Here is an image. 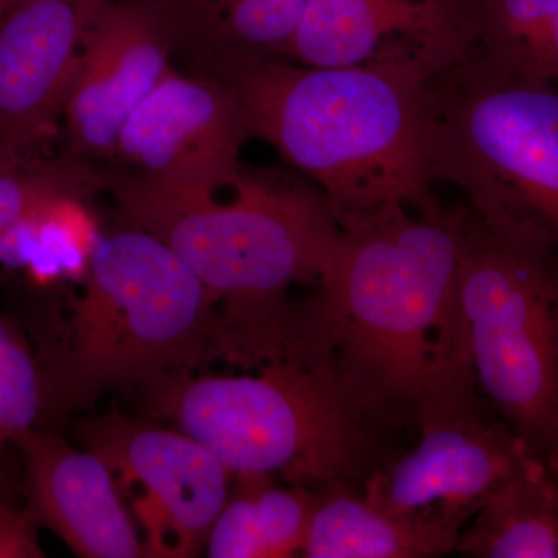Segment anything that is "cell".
I'll return each instance as SVG.
<instances>
[{"label": "cell", "mask_w": 558, "mask_h": 558, "mask_svg": "<svg viewBox=\"0 0 558 558\" xmlns=\"http://www.w3.org/2000/svg\"><path fill=\"white\" fill-rule=\"evenodd\" d=\"M105 190L124 222L178 253L207 289L215 312V357L256 368L307 339L314 296L340 223L322 191L274 171L241 167L215 191L168 189L124 168L105 171Z\"/></svg>", "instance_id": "6da1fadb"}, {"label": "cell", "mask_w": 558, "mask_h": 558, "mask_svg": "<svg viewBox=\"0 0 558 558\" xmlns=\"http://www.w3.org/2000/svg\"><path fill=\"white\" fill-rule=\"evenodd\" d=\"M457 40L398 44L349 68L279 58L215 62L253 137L266 140L325 194L339 223L403 205L439 211L424 148L422 92Z\"/></svg>", "instance_id": "7a4b0ae2"}, {"label": "cell", "mask_w": 558, "mask_h": 558, "mask_svg": "<svg viewBox=\"0 0 558 558\" xmlns=\"http://www.w3.org/2000/svg\"><path fill=\"white\" fill-rule=\"evenodd\" d=\"M464 207L341 223L315 300L341 357L411 428L478 395L459 311Z\"/></svg>", "instance_id": "3957f363"}, {"label": "cell", "mask_w": 558, "mask_h": 558, "mask_svg": "<svg viewBox=\"0 0 558 558\" xmlns=\"http://www.w3.org/2000/svg\"><path fill=\"white\" fill-rule=\"evenodd\" d=\"M171 422L233 478L363 490L411 428L349 368L329 333L245 374H175L145 389Z\"/></svg>", "instance_id": "277c9868"}, {"label": "cell", "mask_w": 558, "mask_h": 558, "mask_svg": "<svg viewBox=\"0 0 558 558\" xmlns=\"http://www.w3.org/2000/svg\"><path fill=\"white\" fill-rule=\"evenodd\" d=\"M81 282L36 341L46 417L90 410L110 391H145L215 359L207 289L148 231L102 234Z\"/></svg>", "instance_id": "5b68a950"}, {"label": "cell", "mask_w": 558, "mask_h": 558, "mask_svg": "<svg viewBox=\"0 0 558 558\" xmlns=\"http://www.w3.org/2000/svg\"><path fill=\"white\" fill-rule=\"evenodd\" d=\"M422 124L433 182L558 258V83L464 47L425 78Z\"/></svg>", "instance_id": "8992f818"}, {"label": "cell", "mask_w": 558, "mask_h": 558, "mask_svg": "<svg viewBox=\"0 0 558 558\" xmlns=\"http://www.w3.org/2000/svg\"><path fill=\"white\" fill-rule=\"evenodd\" d=\"M459 311L480 395L543 458L558 399V258L464 207Z\"/></svg>", "instance_id": "52a82bcc"}, {"label": "cell", "mask_w": 558, "mask_h": 558, "mask_svg": "<svg viewBox=\"0 0 558 558\" xmlns=\"http://www.w3.org/2000/svg\"><path fill=\"white\" fill-rule=\"evenodd\" d=\"M416 435L362 494L395 515L459 538L484 501L535 457L480 392L424 411Z\"/></svg>", "instance_id": "ba28073f"}, {"label": "cell", "mask_w": 558, "mask_h": 558, "mask_svg": "<svg viewBox=\"0 0 558 558\" xmlns=\"http://www.w3.org/2000/svg\"><path fill=\"white\" fill-rule=\"evenodd\" d=\"M80 446L108 464L149 558L196 557L233 476L180 429L109 411L76 425Z\"/></svg>", "instance_id": "9c48e42d"}, {"label": "cell", "mask_w": 558, "mask_h": 558, "mask_svg": "<svg viewBox=\"0 0 558 558\" xmlns=\"http://www.w3.org/2000/svg\"><path fill=\"white\" fill-rule=\"evenodd\" d=\"M250 138L241 102L222 80L172 68L124 121L110 160L168 189L215 191L236 178Z\"/></svg>", "instance_id": "30bf717a"}, {"label": "cell", "mask_w": 558, "mask_h": 558, "mask_svg": "<svg viewBox=\"0 0 558 558\" xmlns=\"http://www.w3.org/2000/svg\"><path fill=\"white\" fill-rule=\"evenodd\" d=\"M180 46L167 0H116L87 39L62 109L69 153L112 159L124 121L168 75Z\"/></svg>", "instance_id": "8fae6325"}, {"label": "cell", "mask_w": 558, "mask_h": 558, "mask_svg": "<svg viewBox=\"0 0 558 558\" xmlns=\"http://www.w3.org/2000/svg\"><path fill=\"white\" fill-rule=\"evenodd\" d=\"M113 2L22 0L0 17V157L35 150L49 135Z\"/></svg>", "instance_id": "7c38bea8"}, {"label": "cell", "mask_w": 558, "mask_h": 558, "mask_svg": "<svg viewBox=\"0 0 558 558\" xmlns=\"http://www.w3.org/2000/svg\"><path fill=\"white\" fill-rule=\"evenodd\" d=\"M14 446L24 458L25 506L40 527L78 557H146L137 524L97 453L38 428Z\"/></svg>", "instance_id": "4fadbf2b"}, {"label": "cell", "mask_w": 558, "mask_h": 558, "mask_svg": "<svg viewBox=\"0 0 558 558\" xmlns=\"http://www.w3.org/2000/svg\"><path fill=\"white\" fill-rule=\"evenodd\" d=\"M464 39L462 3L446 0H307L284 60L349 68L407 43Z\"/></svg>", "instance_id": "5bb4252c"}, {"label": "cell", "mask_w": 558, "mask_h": 558, "mask_svg": "<svg viewBox=\"0 0 558 558\" xmlns=\"http://www.w3.org/2000/svg\"><path fill=\"white\" fill-rule=\"evenodd\" d=\"M459 537L395 515L362 490L317 492L301 557L429 558L457 553Z\"/></svg>", "instance_id": "9a60e30c"}, {"label": "cell", "mask_w": 558, "mask_h": 558, "mask_svg": "<svg viewBox=\"0 0 558 558\" xmlns=\"http://www.w3.org/2000/svg\"><path fill=\"white\" fill-rule=\"evenodd\" d=\"M457 553L475 558H558V483L534 457L484 501Z\"/></svg>", "instance_id": "2e32d148"}, {"label": "cell", "mask_w": 558, "mask_h": 558, "mask_svg": "<svg viewBox=\"0 0 558 558\" xmlns=\"http://www.w3.org/2000/svg\"><path fill=\"white\" fill-rule=\"evenodd\" d=\"M317 492L267 476H238L209 529L211 558H289L301 554Z\"/></svg>", "instance_id": "e0dca14e"}, {"label": "cell", "mask_w": 558, "mask_h": 558, "mask_svg": "<svg viewBox=\"0 0 558 558\" xmlns=\"http://www.w3.org/2000/svg\"><path fill=\"white\" fill-rule=\"evenodd\" d=\"M204 64L284 60L307 0H167Z\"/></svg>", "instance_id": "ac0fdd59"}, {"label": "cell", "mask_w": 558, "mask_h": 558, "mask_svg": "<svg viewBox=\"0 0 558 558\" xmlns=\"http://www.w3.org/2000/svg\"><path fill=\"white\" fill-rule=\"evenodd\" d=\"M105 190V171L94 161L65 153L35 150L0 157V233L46 202L76 197L90 202Z\"/></svg>", "instance_id": "d6986e66"}, {"label": "cell", "mask_w": 558, "mask_h": 558, "mask_svg": "<svg viewBox=\"0 0 558 558\" xmlns=\"http://www.w3.org/2000/svg\"><path fill=\"white\" fill-rule=\"evenodd\" d=\"M46 417L38 355L11 319L0 317V454Z\"/></svg>", "instance_id": "ffe728a7"}, {"label": "cell", "mask_w": 558, "mask_h": 558, "mask_svg": "<svg viewBox=\"0 0 558 558\" xmlns=\"http://www.w3.org/2000/svg\"><path fill=\"white\" fill-rule=\"evenodd\" d=\"M468 47L488 57H508L558 13V0H464Z\"/></svg>", "instance_id": "44dd1931"}, {"label": "cell", "mask_w": 558, "mask_h": 558, "mask_svg": "<svg viewBox=\"0 0 558 558\" xmlns=\"http://www.w3.org/2000/svg\"><path fill=\"white\" fill-rule=\"evenodd\" d=\"M38 520L27 506L17 508L0 487V558H43Z\"/></svg>", "instance_id": "7402d4cb"}, {"label": "cell", "mask_w": 558, "mask_h": 558, "mask_svg": "<svg viewBox=\"0 0 558 558\" xmlns=\"http://www.w3.org/2000/svg\"><path fill=\"white\" fill-rule=\"evenodd\" d=\"M492 58L508 62L513 68L524 70L538 78L558 83V13L520 49L512 51L508 57Z\"/></svg>", "instance_id": "603a6c76"}, {"label": "cell", "mask_w": 558, "mask_h": 558, "mask_svg": "<svg viewBox=\"0 0 558 558\" xmlns=\"http://www.w3.org/2000/svg\"><path fill=\"white\" fill-rule=\"evenodd\" d=\"M542 461L545 462L546 469L549 470L550 475H553L554 480L558 483V399L556 414H554L553 428H550L548 446H546Z\"/></svg>", "instance_id": "cb8c5ba5"}, {"label": "cell", "mask_w": 558, "mask_h": 558, "mask_svg": "<svg viewBox=\"0 0 558 558\" xmlns=\"http://www.w3.org/2000/svg\"><path fill=\"white\" fill-rule=\"evenodd\" d=\"M21 2L22 0H0V17L5 16L10 10H13Z\"/></svg>", "instance_id": "d4e9b609"}, {"label": "cell", "mask_w": 558, "mask_h": 558, "mask_svg": "<svg viewBox=\"0 0 558 558\" xmlns=\"http://www.w3.org/2000/svg\"><path fill=\"white\" fill-rule=\"evenodd\" d=\"M446 2L462 3L464 0H446Z\"/></svg>", "instance_id": "484cf974"}, {"label": "cell", "mask_w": 558, "mask_h": 558, "mask_svg": "<svg viewBox=\"0 0 558 558\" xmlns=\"http://www.w3.org/2000/svg\"><path fill=\"white\" fill-rule=\"evenodd\" d=\"M0 487H2V481H0Z\"/></svg>", "instance_id": "4316f807"}]
</instances>
